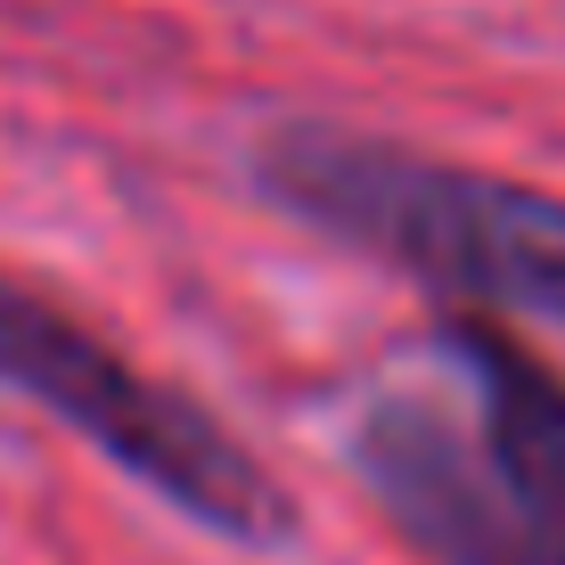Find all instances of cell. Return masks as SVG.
I'll use <instances>...</instances> for the list:
<instances>
[{"label":"cell","mask_w":565,"mask_h":565,"mask_svg":"<svg viewBox=\"0 0 565 565\" xmlns=\"http://www.w3.org/2000/svg\"><path fill=\"white\" fill-rule=\"evenodd\" d=\"M255 181L279 213L328 230L353 255L411 270L443 296L565 320V198L533 181L443 164V156L328 124L270 131Z\"/></svg>","instance_id":"cell-1"},{"label":"cell","mask_w":565,"mask_h":565,"mask_svg":"<svg viewBox=\"0 0 565 565\" xmlns=\"http://www.w3.org/2000/svg\"><path fill=\"white\" fill-rule=\"evenodd\" d=\"M0 385L25 394L33 411H50L66 435L99 443L131 483L164 492L205 533L246 541V550L296 541V500L230 426H213L189 394L131 369L107 337L66 320L50 296L17 287L9 270H0Z\"/></svg>","instance_id":"cell-2"},{"label":"cell","mask_w":565,"mask_h":565,"mask_svg":"<svg viewBox=\"0 0 565 565\" xmlns=\"http://www.w3.org/2000/svg\"><path fill=\"white\" fill-rule=\"evenodd\" d=\"M353 467L377 509L402 524L435 565H533L516 524L500 516L492 467L476 426H459L435 394H385L361 411Z\"/></svg>","instance_id":"cell-3"},{"label":"cell","mask_w":565,"mask_h":565,"mask_svg":"<svg viewBox=\"0 0 565 565\" xmlns=\"http://www.w3.org/2000/svg\"><path fill=\"white\" fill-rule=\"evenodd\" d=\"M443 353L476 394V443L500 516L516 524L533 565H565V377L492 320H451Z\"/></svg>","instance_id":"cell-4"}]
</instances>
